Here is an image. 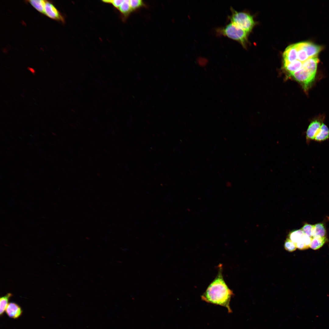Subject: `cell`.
<instances>
[{"label":"cell","mask_w":329,"mask_h":329,"mask_svg":"<svg viewBox=\"0 0 329 329\" xmlns=\"http://www.w3.org/2000/svg\"><path fill=\"white\" fill-rule=\"evenodd\" d=\"M327 241L326 237H316L312 238L310 247L314 250L318 249L324 244Z\"/></svg>","instance_id":"9a60e30c"},{"label":"cell","mask_w":329,"mask_h":329,"mask_svg":"<svg viewBox=\"0 0 329 329\" xmlns=\"http://www.w3.org/2000/svg\"><path fill=\"white\" fill-rule=\"evenodd\" d=\"M319 59L317 57L309 58L303 63L302 67L304 68L313 74H316L317 65Z\"/></svg>","instance_id":"8fae6325"},{"label":"cell","mask_w":329,"mask_h":329,"mask_svg":"<svg viewBox=\"0 0 329 329\" xmlns=\"http://www.w3.org/2000/svg\"><path fill=\"white\" fill-rule=\"evenodd\" d=\"M329 139V129L325 124L322 123L320 129L316 135L314 140L322 142Z\"/></svg>","instance_id":"4fadbf2b"},{"label":"cell","mask_w":329,"mask_h":329,"mask_svg":"<svg viewBox=\"0 0 329 329\" xmlns=\"http://www.w3.org/2000/svg\"><path fill=\"white\" fill-rule=\"evenodd\" d=\"M315 75L306 69L302 67L299 70L293 73L289 76L292 77L302 86L305 90H307L314 81Z\"/></svg>","instance_id":"277c9868"},{"label":"cell","mask_w":329,"mask_h":329,"mask_svg":"<svg viewBox=\"0 0 329 329\" xmlns=\"http://www.w3.org/2000/svg\"><path fill=\"white\" fill-rule=\"evenodd\" d=\"M44 14L48 17L55 20L65 23V19L60 12L52 2L47 1L44 9Z\"/></svg>","instance_id":"5b68a950"},{"label":"cell","mask_w":329,"mask_h":329,"mask_svg":"<svg viewBox=\"0 0 329 329\" xmlns=\"http://www.w3.org/2000/svg\"><path fill=\"white\" fill-rule=\"evenodd\" d=\"M5 311L9 317L13 318H17L22 313L20 307L18 305L13 302L9 303Z\"/></svg>","instance_id":"9c48e42d"},{"label":"cell","mask_w":329,"mask_h":329,"mask_svg":"<svg viewBox=\"0 0 329 329\" xmlns=\"http://www.w3.org/2000/svg\"><path fill=\"white\" fill-rule=\"evenodd\" d=\"M231 11V22L248 33L250 32L255 24L253 17L246 12H238L232 8Z\"/></svg>","instance_id":"3957f363"},{"label":"cell","mask_w":329,"mask_h":329,"mask_svg":"<svg viewBox=\"0 0 329 329\" xmlns=\"http://www.w3.org/2000/svg\"><path fill=\"white\" fill-rule=\"evenodd\" d=\"M297 50V59L303 63L309 57L305 50L302 47L300 42L295 44Z\"/></svg>","instance_id":"e0dca14e"},{"label":"cell","mask_w":329,"mask_h":329,"mask_svg":"<svg viewBox=\"0 0 329 329\" xmlns=\"http://www.w3.org/2000/svg\"><path fill=\"white\" fill-rule=\"evenodd\" d=\"M314 228V225L306 223L301 229L304 233L310 237L313 238V233Z\"/></svg>","instance_id":"44dd1931"},{"label":"cell","mask_w":329,"mask_h":329,"mask_svg":"<svg viewBox=\"0 0 329 329\" xmlns=\"http://www.w3.org/2000/svg\"><path fill=\"white\" fill-rule=\"evenodd\" d=\"M218 268L217 275L201 295V298L206 302L225 307L231 313L230 303L234 294L224 279L222 265L219 264Z\"/></svg>","instance_id":"6da1fadb"},{"label":"cell","mask_w":329,"mask_h":329,"mask_svg":"<svg viewBox=\"0 0 329 329\" xmlns=\"http://www.w3.org/2000/svg\"><path fill=\"white\" fill-rule=\"evenodd\" d=\"M326 233V231L323 224L319 223L314 225L313 238L324 237Z\"/></svg>","instance_id":"5bb4252c"},{"label":"cell","mask_w":329,"mask_h":329,"mask_svg":"<svg viewBox=\"0 0 329 329\" xmlns=\"http://www.w3.org/2000/svg\"><path fill=\"white\" fill-rule=\"evenodd\" d=\"M303 63L298 60L291 62H283V67L288 74V76L299 70L302 66Z\"/></svg>","instance_id":"7c38bea8"},{"label":"cell","mask_w":329,"mask_h":329,"mask_svg":"<svg viewBox=\"0 0 329 329\" xmlns=\"http://www.w3.org/2000/svg\"><path fill=\"white\" fill-rule=\"evenodd\" d=\"M129 2L133 12L146 6L142 0H129Z\"/></svg>","instance_id":"ffe728a7"},{"label":"cell","mask_w":329,"mask_h":329,"mask_svg":"<svg viewBox=\"0 0 329 329\" xmlns=\"http://www.w3.org/2000/svg\"><path fill=\"white\" fill-rule=\"evenodd\" d=\"M284 247L286 250L289 252H293L297 248L295 244L288 237L285 241Z\"/></svg>","instance_id":"7402d4cb"},{"label":"cell","mask_w":329,"mask_h":329,"mask_svg":"<svg viewBox=\"0 0 329 329\" xmlns=\"http://www.w3.org/2000/svg\"><path fill=\"white\" fill-rule=\"evenodd\" d=\"M283 62H291L297 59V50L295 44L287 47L283 54Z\"/></svg>","instance_id":"ba28073f"},{"label":"cell","mask_w":329,"mask_h":329,"mask_svg":"<svg viewBox=\"0 0 329 329\" xmlns=\"http://www.w3.org/2000/svg\"><path fill=\"white\" fill-rule=\"evenodd\" d=\"M46 0H30L27 1L35 9L42 14H44Z\"/></svg>","instance_id":"2e32d148"},{"label":"cell","mask_w":329,"mask_h":329,"mask_svg":"<svg viewBox=\"0 0 329 329\" xmlns=\"http://www.w3.org/2000/svg\"><path fill=\"white\" fill-rule=\"evenodd\" d=\"M218 30L220 34L238 41L245 47L248 34L245 30L231 22Z\"/></svg>","instance_id":"7a4b0ae2"},{"label":"cell","mask_w":329,"mask_h":329,"mask_svg":"<svg viewBox=\"0 0 329 329\" xmlns=\"http://www.w3.org/2000/svg\"><path fill=\"white\" fill-rule=\"evenodd\" d=\"M304 234L301 229L296 230L290 232L288 235V238L295 244L301 238Z\"/></svg>","instance_id":"ac0fdd59"},{"label":"cell","mask_w":329,"mask_h":329,"mask_svg":"<svg viewBox=\"0 0 329 329\" xmlns=\"http://www.w3.org/2000/svg\"><path fill=\"white\" fill-rule=\"evenodd\" d=\"M302 47L305 50L309 58L317 57L322 50V47L310 42H300Z\"/></svg>","instance_id":"52a82bcc"},{"label":"cell","mask_w":329,"mask_h":329,"mask_svg":"<svg viewBox=\"0 0 329 329\" xmlns=\"http://www.w3.org/2000/svg\"><path fill=\"white\" fill-rule=\"evenodd\" d=\"M102 1L104 3L112 4L114 7L118 9L123 2V0H103Z\"/></svg>","instance_id":"603a6c76"},{"label":"cell","mask_w":329,"mask_h":329,"mask_svg":"<svg viewBox=\"0 0 329 329\" xmlns=\"http://www.w3.org/2000/svg\"><path fill=\"white\" fill-rule=\"evenodd\" d=\"M323 123L316 119L312 121L309 126L306 132V141L308 143L314 140L315 136L320 129Z\"/></svg>","instance_id":"8992f818"},{"label":"cell","mask_w":329,"mask_h":329,"mask_svg":"<svg viewBox=\"0 0 329 329\" xmlns=\"http://www.w3.org/2000/svg\"><path fill=\"white\" fill-rule=\"evenodd\" d=\"M12 295L10 293H8L5 295L3 296L0 299V314L2 315L5 311L8 305V302L9 298Z\"/></svg>","instance_id":"d6986e66"},{"label":"cell","mask_w":329,"mask_h":329,"mask_svg":"<svg viewBox=\"0 0 329 329\" xmlns=\"http://www.w3.org/2000/svg\"><path fill=\"white\" fill-rule=\"evenodd\" d=\"M120 12L122 20L125 21L133 12L129 0H125L117 9Z\"/></svg>","instance_id":"30bf717a"}]
</instances>
